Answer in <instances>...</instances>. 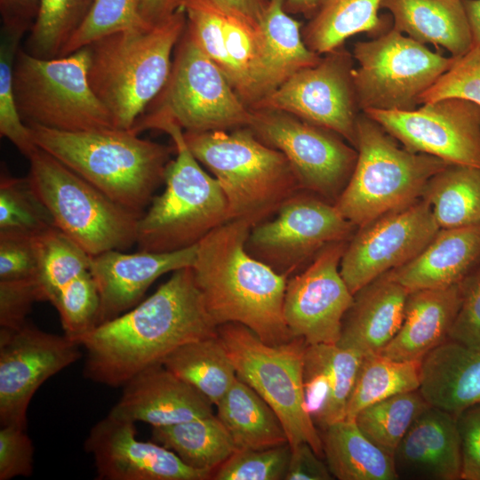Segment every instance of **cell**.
Returning a JSON list of instances; mask_svg holds the SVG:
<instances>
[{
  "label": "cell",
  "mask_w": 480,
  "mask_h": 480,
  "mask_svg": "<svg viewBox=\"0 0 480 480\" xmlns=\"http://www.w3.org/2000/svg\"><path fill=\"white\" fill-rule=\"evenodd\" d=\"M382 0H319L305 26L306 45L321 55L343 45L350 36L366 33L371 38L388 31V21L379 16Z\"/></svg>",
  "instance_id": "obj_34"
},
{
  "label": "cell",
  "mask_w": 480,
  "mask_h": 480,
  "mask_svg": "<svg viewBox=\"0 0 480 480\" xmlns=\"http://www.w3.org/2000/svg\"><path fill=\"white\" fill-rule=\"evenodd\" d=\"M217 332L237 377L275 411L291 447L307 443L322 457L320 432L308 412L304 396L306 341L294 337L278 345H269L236 323L220 324Z\"/></svg>",
  "instance_id": "obj_10"
},
{
  "label": "cell",
  "mask_w": 480,
  "mask_h": 480,
  "mask_svg": "<svg viewBox=\"0 0 480 480\" xmlns=\"http://www.w3.org/2000/svg\"><path fill=\"white\" fill-rule=\"evenodd\" d=\"M93 3L94 0H40L36 19L22 49L40 59L60 57Z\"/></svg>",
  "instance_id": "obj_41"
},
{
  "label": "cell",
  "mask_w": 480,
  "mask_h": 480,
  "mask_svg": "<svg viewBox=\"0 0 480 480\" xmlns=\"http://www.w3.org/2000/svg\"><path fill=\"white\" fill-rule=\"evenodd\" d=\"M356 149L355 168L334 204L358 228L420 199L428 180L449 164L406 149L364 112L356 123Z\"/></svg>",
  "instance_id": "obj_7"
},
{
  "label": "cell",
  "mask_w": 480,
  "mask_h": 480,
  "mask_svg": "<svg viewBox=\"0 0 480 480\" xmlns=\"http://www.w3.org/2000/svg\"><path fill=\"white\" fill-rule=\"evenodd\" d=\"M444 98H460L480 106V49L472 47L425 92L420 104Z\"/></svg>",
  "instance_id": "obj_47"
},
{
  "label": "cell",
  "mask_w": 480,
  "mask_h": 480,
  "mask_svg": "<svg viewBox=\"0 0 480 480\" xmlns=\"http://www.w3.org/2000/svg\"><path fill=\"white\" fill-rule=\"evenodd\" d=\"M252 113L248 127L284 155L300 188L335 204L355 168L356 148L336 132L287 112L260 108Z\"/></svg>",
  "instance_id": "obj_14"
},
{
  "label": "cell",
  "mask_w": 480,
  "mask_h": 480,
  "mask_svg": "<svg viewBox=\"0 0 480 480\" xmlns=\"http://www.w3.org/2000/svg\"><path fill=\"white\" fill-rule=\"evenodd\" d=\"M64 334L78 340L99 324L100 297L88 270L66 284L52 303Z\"/></svg>",
  "instance_id": "obj_45"
},
{
  "label": "cell",
  "mask_w": 480,
  "mask_h": 480,
  "mask_svg": "<svg viewBox=\"0 0 480 480\" xmlns=\"http://www.w3.org/2000/svg\"><path fill=\"white\" fill-rule=\"evenodd\" d=\"M456 419L460 440V479L480 480V404L466 409Z\"/></svg>",
  "instance_id": "obj_52"
},
{
  "label": "cell",
  "mask_w": 480,
  "mask_h": 480,
  "mask_svg": "<svg viewBox=\"0 0 480 480\" xmlns=\"http://www.w3.org/2000/svg\"><path fill=\"white\" fill-rule=\"evenodd\" d=\"M468 17L472 47L480 49V0H462Z\"/></svg>",
  "instance_id": "obj_57"
},
{
  "label": "cell",
  "mask_w": 480,
  "mask_h": 480,
  "mask_svg": "<svg viewBox=\"0 0 480 480\" xmlns=\"http://www.w3.org/2000/svg\"><path fill=\"white\" fill-rule=\"evenodd\" d=\"M34 446L26 428L1 426L0 480L29 476L33 473Z\"/></svg>",
  "instance_id": "obj_51"
},
{
  "label": "cell",
  "mask_w": 480,
  "mask_h": 480,
  "mask_svg": "<svg viewBox=\"0 0 480 480\" xmlns=\"http://www.w3.org/2000/svg\"><path fill=\"white\" fill-rule=\"evenodd\" d=\"M461 300L449 339L480 346V262L461 281Z\"/></svg>",
  "instance_id": "obj_48"
},
{
  "label": "cell",
  "mask_w": 480,
  "mask_h": 480,
  "mask_svg": "<svg viewBox=\"0 0 480 480\" xmlns=\"http://www.w3.org/2000/svg\"><path fill=\"white\" fill-rule=\"evenodd\" d=\"M143 20L153 26L176 12L181 0H137Z\"/></svg>",
  "instance_id": "obj_55"
},
{
  "label": "cell",
  "mask_w": 480,
  "mask_h": 480,
  "mask_svg": "<svg viewBox=\"0 0 480 480\" xmlns=\"http://www.w3.org/2000/svg\"><path fill=\"white\" fill-rule=\"evenodd\" d=\"M149 27L140 15L137 0H94L85 20L69 38L60 57L106 36Z\"/></svg>",
  "instance_id": "obj_44"
},
{
  "label": "cell",
  "mask_w": 480,
  "mask_h": 480,
  "mask_svg": "<svg viewBox=\"0 0 480 480\" xmlns=\"http://www.w3.org/2000/svg\"><path fill=\"white\" fill-rule=\"evenodd\" d=\"M419 389L429 405L455 417L480 404V346L448 338L420 362Z\"/></svg>",
  "instance_id": "obj_29"
},
{
  "label": "cell",
  "mask_w": 480,
  "mask_h": 480,
  "mask_svg": "<svg viewBox=\"0 0 480 480\" xmlns=\"http://www.w3.org/2000/svg\"><path fill=\"white\" fill-rule=\"evenodd\" d=\"M89 62L87 46L49 60L20 48L13 68V88L24 124L65 132L116 128L90 85Z\"/></svg>",
  "instance_id": "obj_9"
},
{
  "label": "cell",
  "mask_w": 480,
  "mask_h": 480,
  "mask_svg": "<svg viewBox=\"0 0 480 480\" xmlns=\"http://www.w3.org/2000/svg\"><path fill=\"white\" fill-rule=\"evenodd\" d=\"M289 443L260 450H236L212 474L214 480H285Z\"/></svg>",
  "instance_id": "obj_46"
},
{
  "label": "cell",
  "mask_w": 480,
  "mask_h": 480,
  "mask_svg": "<svg viewBox=\"0 0 480 480\" xmlns=\"http://www.w3.org/2000/svg\"><path fill=\"white\" fill-rule=\"evenodd\" d=\"M224 9L240 13L260 23L268 0H212Z\"/></svg>",
  "instance_id": "obj_56"
},
{
  "label": "cell",
  "mask_w": 480,
  "mask_h": 480,
  "mask_svg": "<svg viewBox=\"0 0 480 480\" xmlns=\"http://www.w3.org/2000/svg\"><path fill=\"white\" fill-rule=\"evenodd\" d=\"M428 406L420 389H416L372 404L361 410L354 420L369 440L394 456L412 422Z\"/></svg>",
  "instance_id": "obj_40"
},
{
  "label": "cell",
  "mask_w": 480,
  "mask_h": 480,
  "mask_svg": "<svg viewBox=\"0 0 480 480\" xmlns=\"http://www.w3.org/2000/svg\"><path fill=\"white\" fill-rule=\"evenodd\" d=\"M183 133L193 156L220 185L228 220H246L253 227L301 189L284 155L249 127Z\"/></svg>",
  "instance_id": "obj_5"
},
{
  "label": "cell",
  "mask_w": 480,
  "mask_h": 480,
  "mask_svg": "<svg viewBox=\"0 0 480 480\" xmlns=\"http://www.w3.org/2000/svg\"><path fill=\"white\" fill-rule=\"evenodd\" d=\"M420 385V362L399 361L381 353L364 356L346 411L354 420L364 408L392 396L416 390Z\"/></svg>",
  "instance_id": "obj_38"
},
{
  "label": "cell",
  "mask_w": 480,
  "mask_h": 480,
  "mask_svg": "<svg viewBox=\"0 0 480 480\" xmlns=\"http://www.w3.org/2000/svg\"><path fill=\"white\" fill-rule=\"evenodd\" d=\"M323 453L333 477L340 480H396L394 457L360 430L355 420L344 419L320 430Z\"/></svg>",
  "instance_id": "obj_31"
},
{
  "label": "cell",
  "mask_w": 480,
  "mask_h": 480,
  "mask_svg": "<svg viewBox=\"0 0 480 480\" xmlns=\"http://www.w3.org/2000/svg\"><path fill=\"white\" fill-rule=\"evenodd\" d=\"M154 442L175 452L188 466L212 474L237 449L217 415L152 428Z\"/></svg>",
  "instance_id": "obj_35"
},
{
  "label": "cell",
  "mask_w": 480,
  "mask_h": 480,
  "mask_svg": "<svg viewBox=\"0 0 480 480\" xmlns=\"http://www.w3.org/2000/svg\"><path fill=\"white\" fill-rule=\"evenodd\" d=\"M409 293L389 272L362 287L344 315L337 345L363 356L380 353L402 324Z\"/></svg>",
  "instance_id": "obj_25"
},
{
  "label": "cell",
  "mask_w": 480,
  "mask_h": 480,
  "mask_svg": "<svg viewBox=\"0 0 480 480\" xmlns=\"http://www.w3.org/2000/svg\"><path fill=\"white\" fill-rule=\"evenodd\" d=\"M52 227V216L32 189L28 177L17 178L2 172L0 232L35 236Z\"/></svg>",
  "instance_id": "obj_43"
},
{
  "label": "cell",
  "mask_w": 480,
  "mask_h": 480,
  "mask_svg": "<svg viewBox=\"0 0 480 480\" xmlns=\"http://www.w3.org/2000/svg\"><path fill=\"white\" fill-rule=\"evenodd\" d=\"M439 229L430 205L422 198L359 228L348 241L340 263L351 293L414 259Z\"/></svg>",
  "instance_id": "obj_18"
},
{
  "label": "cell",
  "mask_w": 480,
  "mask_h": 480,
  "mask_svg": "<svg viewBox=\"0 0 480 480\" xmlns=\"http://www.w3.org/2000/svg\"><path fill=\"white\" fill-rule=\"evenodd\" d=\"M196 250L197 244L166 252L109 250L92 256L90 271L100 297L99 324L139 304L161 276L192 267Z\"/></svg>",
  "instance_id": "obj_22"
},
{
  "label": "cell",
  "mask_w": 480,
  "mask_h": 480,
  "mask_svg": "<svg viewBox=\"0 0 480 480\" xmlns=\"http://www.w3.org/2000/svg\"><path fill=\"white\" fill-rule=\"evenodd\" d=\"M393 457L399 477L460 479L461 452L456 417L429 405L412 422Z\"/></svg>",
  "instance_id": "obj_24"
},
{
  "label": "cell",
  "mask_w": 480,
  "mask_h": 480,
  "mask_svg": "<svg viewBox=\"0 0 480 480\" xmlns=\"http://www.w3.org/2000/svg\"><path fill=\"white\" fill-rule=\"evenodd\" d=\"M319 0H284V9L289 14H303L309 19L315 12Z\"/></svg>",
  "instance_id": "obj_58"
},
{
  "label": "cell",
  "mask_w": 480,
  "mask_h": 480,
  "mask_svg": "<svg viewBox=\"0 0 480 480\" xmlns=\"http://www.w3.org/2000/svg\"><path fill=\"white\" fill-rule=\"evenodd\" d=\"M260 27L266 97L298 71L317 64L322 57L306 45L300 23L285 12L284 0H268Z\"/></svg>",
  "instance_id": "obj_32"
},
{
  "label": "cell",
  "mask_w": 480,
  "mask_h": 480,
  "mask_svg": "<svg viewBox=\"0 0 480 480\" xmlns=\"http://www.w3.org/2000/svg\"><path fill=\"white\" fill-rule=\"evenodd\" d=\"M156 98L155 108L138 120L166 119L186 132L248 127L252 121V109L187 27L168 81Z\"/></svg>",
  "instance_id": "obj_12"
},
{
  "label": "cell",
  "mask_w": 480,
  "mask_h": 480,
  "mask_svg": "<svg viewBox=\"0 0 480 480\" xmlns=\"http://www.w3.org/2000/svg\"><path fill=\"white\" fill-rule=\"evenodd\" d=\"M28 30L2 25L0 40V135L9 140L27 156L37 149L30 131L22 121L16 106L13 68L20 44Z\"/></svg>",
  "instance_id": "obj_42"
},
{
  "label": "cell",
  "mask_w": 480,
  "mask_h": 480,
  "mask_svg": "<svg viewBox=\"0 0 480 480\" xmlns=\"http://www.w3.org/2000/svg\"><path fill=\"white\" fill-rule=\"evenodd\" d=\"M135 423L110 415L98 421L84 443L100 480H207L212 474L185 464L156 442L137 439Z\"/></svg>",
  "instance_id": "obj_21"
},
{
  "label": "cell",
  "mask_w": 480,
  "mask_h": 480,
  "mask_svg": "<svg viewBox=\"0 0 480 480\" xmlns=\"http://www.w3.org/2000/svg\"><path fill=\"white\" fill-rule=\"evenodd\" d=\"M80 343L29 323L0 328V423L27 428L29 403L41 385L76 362Z\"/></svg>",
  "instance_id": "obj_17"
},
{
  "label": "cell",
  "mask_w": 480,
  "mask_h": 480,
  "mask_svg": "<svg viewBox=\"0 0 480 480\" xmlns=\"http://www.w3.org/2000/svg\"><path fill=\"white\" fill-rule=\"evenodd\" d=\"M275 214L251 228L245 248L287 278L308 267L327 245L348 241L355 227L334 204L303 189Z\"/></svg>",
  "instance_id": "obj_13"
},
{
  "label": "cell",
  "mask_w": 480,
  "mask_h": 480,
  "mask_svg": "<svg viewBox=\"0 0 480 480\" xmlns=\"http://www.w3.org/2000/svg\"><path fill=\"white\" fill-rule=\"evenodd\" d=\"M480 262V223L440 228L412 260L389 271L410 292L460 284Z\"/></svg>",
  "instance_id": "obj_27"
},
{
  "label": "cell",
  "mask_w": 480,
  "mask_h": 480,
  "mask_svg": "<svg viewBox=\"0 0 480 480\" xmlns=\"http://www.w3.org/2000/svg\"><path fill=\"white\" fill-rule=\"evenodd\" d=\"M162 364L216 405L237 378L218 336L180 346Z\"/></svg>",
  "instance_id": "obj_37"
},
{
  "label": "cell",
  "mask_w": 480,
  "mask_h": 480,
  "mask_svg": "<svg viewBox=\"0 0 480 480\" xmlns=\"http://www.w3.org/2000/svg\"><path fill=\"white\" fill-rule=\"evenodd\" d=\"M393 17V28L423 44H432L459 58L472 48L462 0H382Z\"/></svg>",
  "instance_id": "obj_30"
},
{
  "label": "cell",
  "mask_w": 480,
  "mask_h": 480,
  "mask_svg": "<svg viewBox=\"0 0 480 480\" xmlns=\"http://www.w3.org/2000/svg\"><path fill=\"white\" fill-rule=\"evenodd\" d=\"M108 415L153 427L170 426L212 413V404L163 364L136 374L124 386Z\"/></svg>",
  "instance_id": "obj_23"
},
{
  "label": "cell",
  "mask_w": 480,
  "mask_h": 480,
  "mask_svg": "<svg viewBox=\"0 0 480 480\" xmlns=\"http://www.w3.org/2000/svg\"><path fill=\"white\" fill-rule=\"evenodd\" d=\"M421 198L439 228L480 223V167L449 164L428 180Z\"/></svg>",
  "instance_id": "obj_36"
},
{
  "label": "cell",
  "mask_w": 480,
  "mask_h": 480,
  "mask_svg": "<svg viewBox=\"0 0 480 480\" xmlns=\"http://www.w3.org/2000/svg\"><path fill=\"white\" fill-rule=\"evenodd\" d=\"M460 283L411 292L402 324L380 353L395 360L421 362L445 341L460 305Z\"/></svg>",
  "instance_id": "obj_28"
},
{
  "label": "cell",
  "mask_w": 480,
  "mask_h": 480,
  "mask_svg": "<svg viewBox=\"0 0 480 480\" xmlns=\"http://www.w3.org/2000/svg\"><path fill=\"white\" fill-rule=\"evenodd\" d=\"M252 228L246 220H228L212 230L197 244L191 268L217 326L240 324L262 341L278 345L294 338L284 316L288 278L246 251Z\"/></svg>",
  "instance_id": "obj_2"
},
{
  "label": "cell",
  "mask_w": 480,
  "mask_h": 480,
  "mask_svg": "<svg viewBox=\"0 0 480 480\" xmlns=\"http://www.w3.org/2000/svg\"><path fill=\"white\" fill-rule=\"evenodd\" d=\"M353 60L343 46L329 52L251 108L287 112L336 132L356 148V123L362 111L353 81Z\"/></svg>",
  "instance_id": "obj_15"
},
{
  "label": "cell",
  "mask_w": 480,
  "mask_h": 480,
  "mask_svg": "<svg viewBox=\"0 0 480 480\" xmlns=\"http://www.w3.org/2000/svg\"><path fill=\"white\" fill-rule=\"evenodd\" d=\"M292 453L285 480H331L328 466L307 443L291 447Z\"/></svg>",
  "instance_id": "obj_53"
},
{
  "label": "cell",
  "mask_w": 480,
  "mask_h": 480,
  "mask_svg": "<svg viewBox=\"0 0 480 480\" xmlns=\"http://www.w3.org/2000/svg\"><path fill=\"white\" fill-rule=\"evenodd\" d=\"M406 149L480 167V106L444 98L408 111L366 110Z\"/></svg>",
  "instance_id": "obj_16"
},
{
  "label": "cell",
  "mask_w": 480,
  "mask_h": 480,
  "mask_svg": "<svg viewBox=\"0 0 480 480\" xmlns=\"http://www.w3.org/2000/svg\"><path fill=\"white\" fill-rule=\"evenodd\" d=\"M217 328L191 267L178 269L151 296L78 340L85 350L84 376L123 387L180 346L218 336Z\"/></svg>",
  "instance_id": "obj_1"
},
{
  "label": "cell",
  "mask_w": 480,
  "mask_h": 480,
  "mask_svg": "<svg viewBox=\"0 0 480 480\" xmlns=\"http://www.w3.org/2000/svg\"><path fill=\"white\" fill-rule=\"evenodd\" d=\"M364 356L337 344L307 345L303 388L308 412L318 430L346 419L348 402Z\"/></svg>",
  "instance_id": "obj_26"
},
{
  "label": "cell",
  "mask_w": 480,
  "mask_h": 480,
  "mask_svg": "<svg viewBox=\"0 0 480 480\" xmlns=\"http://www.w3.org/2000/svg\"><path fill=\"white\" fill-rule=\"evenodd\" d=\"M35 144L119 204L139 213L164 182L172 149L118 128L65 132L27 124Z\"/></svg>",
  "instance_id": "obj_3"
},
{
  "label": "cell",
  "mask_w": 480,
  "mask_h": 480,
  "mask_svg": "<svg viewBox=\"0 0 480 480\" xmlns=\"http://www.w3.org/2000/svg\"><path fill=\"white\" fill-rule=\"evenodd\" d=\"M37 257L36 281L42 301L52 304L60 290L90 270L92 257L55 227L34 236Z\"/></svg>",
  "instance_id": "obj_39"
},
{
  "label": "cell",
  "mask_w": 480,
  "mask_h": 480,
  "mask_svg": "<svg viewBox=\"0 0 480 480\" xmlns=\"http://www.w3.org/2000/svg\"><path fill=\"white\" fill-rule=\"evenodd\" d=\"M30 186L53 225L91 256L136 244L139 214L115 202L49 153L28 157Z\"/></svg>",
  "instance_id": "obj_8"
},
{
  "label": "cell",
  "mask_w": 480,
  "mask_h": 480,
  "mask_svg": "<svg viewBox=\"0 0 480 480\" xmlns=\"http://www.w3.org/2000/svg\"><path fill=\"white\" fill-rule=\"evenodd\" d=\"M186 25L180 7L149 28L116 32L87 45L90 85L116 128L131 130L164 89Z\"/></svg>",
  "instance_id": "obj_4"
},
{
  "label": "cell",
  "mask_w": 480,
  "mask_h": 480,
  "mask_svg": "<svg viewBox=\"0 0 480 480\" xmlns=\"http://www.w3.org/2000/svg\"><path fill=\"white\" fill-rule=\"evenodd\" d=\"M187 28L251 108L265 95L260 23L210 0L186 6Z\"/></svg>",
  "instance_id": "obj_19"
},
{
  "label": "cell",
  "mask_w": 480,
  "mask_h": 480,
  "mask_svg": "<svg viewBox=\"0 0 480 480\" xmlns=\"http://www.w3.org/2000/svg\"><path fill=\"white\" fill-rule=\"evenodd\" d=\"M36 269L34 236L0 232V280L35 277Z\"/></svg>",
  "instance_id": "obj_50"
},
{
  "label": "cell",
  "mask_w": 480,
  "mask_h": 480,
  "mask_svg": "<svg viewBox=\"0 0 480 480\" xmlns=\"http://www.w3.org/2000/svg\"><path fill=\"white\" fill-rule=\"evenodd\" d=\"M353 81L362 112L408 111L454 63L455 57L432 52L393 27L354 44Z\"/></svg>",
  "instance_id": "obj_11"
},
{
  "label": "cell",
  "mask_w": 480,
  "mask_h": 480,
  "mask_svg": "<svg viewBox=\"0 0 480 480\" xmlns=\"http://www.w3.org/2000/svg\"><path fill=\"white\" fill-rule=\"evenodd\" d=\"M162 130L174 145L176 157L164 172V191L154 196L138 222L139 251L166 252L197 244L228 220V203L218 180L205 172L189 150L182 129L166 119L143 121L142 132Z\"/></svg>",
  "instance_id": "obj_6"
},
{
  "label": "cell",
  "mask_w": 480,
  "mask_h": 480,
  "mask_svg": "<svg viewBox=\"0 0 480 480\" xmlns=\"http://www.w3.org/2000/svg\"><path fill=\"white\" fill-rule=\"evenodd\" d=\"M348 241L331 244L288 278L284 316L293 337L310 344H337L353 294L340 271Z\"/></svg>",
  "instance_id": "obj_20"
},
{
  "label": "cell",
  "mask_w": 480,
  "mask_h": 480,
  "mask_svg": "<svg viewBox=\"0 0 480 480\" xmlns=\"http://www.w3.org/2000/svg\"><path fill=\"white\" fill-rule=\"evenodd\" d=\"M40 0H0L2 25L16 26L30 30L34 24Z\"/></svg>",
  "instance_id": "obj_54"
},
{
  "label": "cell",
  "mask_w": 480,
  "mask_h": 480,
  "mask_svg": "<svg viewBox=\"0 0 480 480\" xmlns=\"http://www.w3.org/2000/svg\"><path fill=\"white\" fill-rule=\"evenodd\" d=\"M36 301H42L35 277L0 280V328L18 329Z\"/></svg>",
  "instance_id": "obj_49"
},
{
  "label": "cell",
  "mask_w": 480,
  "mask_h": 480,
  "mask_svg": "<svg viewBox=\"0 0 480 480\" xmlns=\"http://www.w3.org/2000/svg\"><path fill=\"white\" fill-rule=\"evenodd\" d=\"M216 406L217 417L237 450H260L288 443L275 411L238 377Z\"/></svg>",
  "instance_id": "obj_33"
}]
</instances>
